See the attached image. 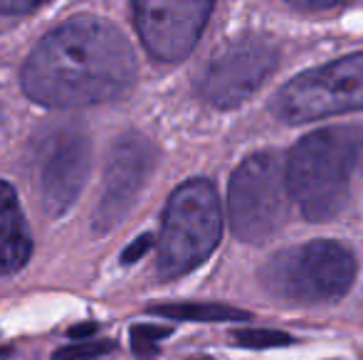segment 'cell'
<instances>
[{
	"label": "cell",
	"instance_id": "ba28073f",
	"mask_svg": "<svg viewBox=\"0 0 363 360\" xmlns=\"http://www.w3.org/2000/svg\"><path fill=\"white\" fill-rule=\"evenodd\" d=\"M91 163L89 136L79 126H57L38 151V190L48 215L72 207Z\"/></svg>",
	"mask_w": 363,
	"mask_h": 360
},
{
	"label": "cell",
	"instance_id": "277c9868",
	"mask_svg": "<svg viewBox=\"0 0 363 360\" xmlns=\"http://www.w3.org/2000/svg\"><path fill=\"white\" fill-rule=\"evenodd\" d=\"M356 279V257L334 240H314L282 250L259 269V281L272 296L289 303L339 301Z\"/></svg>",
	"mask_w": 363,
	"mask_h": 360
},
{
	"label": "cell",
	"instance_id": "52a82bcc",
	"mask_svg": "<svg viewBox=\"0 0 363 360\" xmlns=\"http://www.w3.org/2000/svg\"><path fill=\"white\" fill-rule=\"evenodd\" d=\"M277 50L262 37H240L206 64L198 89L218 109H233L255 94L277 67Z\"/></svg>",
	"mask_w": 363,
	"mask_h": 360
},
{
	"label": "cell",
	"instance_id": "e0dca14e",
	"mask_svg": "<svg viewBox=\"0 0 363 360\" xmlns=\"http://www.w3.org/2000/svg\"><path fill=\"white\" fill-rule=\"evenodd\" d=\"M40 5V0H0V15H28Z\"/></svg>",
	"mask_w": 363,
	"mask_h": 360
},
{
	"label": "cell",
	"instance_id": "8fae6325",
	"mask_svg": "<svg viewBox=\"0 0 363 360\" xmlns=\"http://www.w3.org/2000/svg\"><path fill=\"white\" fill-rule=\"evenodd\" d=\"M33 240L25 215L20 210L18 192L10 182L0 180V277L20 272L30 260Z\"/></svg>",
	"mask_w": 363,
	"mask_h": 360
},
{
	"label": "cell",
	"instance_id": "4fadbf2b",
	"mask_svg": "<svg viewBox=\"0 0 363 360\" xmlns=\"http://www.w3.org/2000/svg\"><path fill=\"white\" fill-rule=\"evenodd\" d=\"M168 328H161V326H151V323H139V326L131 328V346H134V353L139 358H153L156 356V346L158 341L168 336Z\"/></svg>",
	"mask_w": 363,
	"mask_h": 360
},
{
	"label": "cell",
	"instance_id": "9a60e30c",
	"mask_svg": "<svg viewBox=\"0 0 363 360\" xmlns=\"http://www.w3.org/2000/svg\"><path fill=\"white\" fill-rule=\"evenodd\" d=\"M111 348H114L111 341H84V343H77V346L60 348L52 356V360H96L106 356Z\"/></svg>",
	"mask_w": 363,
	"mask_h": 360
},
{
	"label": "cell",
	"instance_id": "3957f363",
	"mask_svg": "<svg viewBox=\"0 0 363 360\" xmlns=\"http://www.w3.org/2000/svg\"><path fill=\"white\" fill-rule=\"evenodd\" d=\"M223 212L211 180L191 178L168 197L158 237V272L176 279L201 267L220 242Z\"/></svg>",
	"mask_w": 363,
	"mask_h": 360
},
{
	"label": "cell",
	"instance_id": "d6986e66",
	"mask_svg": "<svg viewBox=\"0 0 363 360\" xmlns=\"http://www.w3.org/2000/svg\"><path fill=\"white\" fill-rule=\"evenodd\" d=\"M96 331V326H77V328H72V331H69V336H89V333H94Z\"/></svg>",
	"mask_w": 363,
	"mask_h": 360
},
{
	"label": "cell",
	"instance_id": "ac0fdd59",
	"mask_svg": "<svg viewBox=\"0 0 363 360\" xmlns=\"http://www.w3.org/2000/svg\"><path fill=\"white\" fill-rule=\"evenodd\" d=\"M291 8L304 10V13H319V10H334L339 8V3H331V0H291Z\"/></svg>",
	"mask_w": 363,
	"mask_h": 360
},
{
	"label": "cell",
	"instance_id": "2e32d148",
	"mask_svg": "<svg viewBox=\"0 0 363 360\" xmlns=\"http://www.w3.org/2000/svg\"><path fill=\"white\" fill-rule=\"evenodd\" d=\"M153 245V237L151 235H141V237H136L134 242H131L129 247L124 250V255H121V262L124 265H134L136 260H141V257L148 252V247Z\"/></svg>",
	"mask_w": 363,
	"mask_h": 360
},
{
	"label": "cell",
	"instance_id": "9c48e42d",
	"mask_svg": "<svg viewBox=\"0 0 363 360\" xmlns=\"http://www.w3.org/2000/svg\"><path fill=\"white\" fill-rule=\"evenodd\" d=\"M158 163V151L144 134H126L114 144L106 161L104 187L94 210V230L109 232L124 220Z\"/></svg>",
	"mask_w": 363,
	"mask_h": 360
},
{
	"label": "cell",
	"instance_id": "5bb4252c",
	"mask_svg": "<svg viewBox=\"0 0 363 360\" xmlns=\"http://www.w3.org/2000/svg\"><path fill=\"white\" fill-rule=\"evenodd\" d=\"M235 341L245 348H277L294 343V338L289 333L279 331H262V328H252V331H238L235 333Z\"/></svg>",
	"mask_w": 363,
	"mask_h": 360
},
{
	"label": "cell",
	"instance_id": "8992f818",
	"mask_svg": "<svg viewBox=\"0 0 363 360\" xmlns=\"http://www.w3.org/2000/svg\"><path fill=\"white\" fill-rule=\"evenodd\" d=\"M272 111L287 124L363 111V52L301 72L277 91Z\"/></svg>",
	"mask_w": 363,
	"mask_h": 360
},
{
	"label": "cell",
	"instance_id": "30bf717a",
	"mask_svg": "<svg viewBox=\"0 0 363 360\" xmlns=\"http://www.w3.org/2000/svg\"><path fill=\"white\" fill-rule=\"evenodd\" d=\"M213 3L206 0H144L134 3V20L146 50L161 62L183 59L201 37Z\"/></svg>",
	"mask_w": 363,
	"mask_h": 360
},
{
	"label": "cell",
	"instance_id": "7a4b0ae2",
	"mask_svg": "<svg viewBox=\"0 0 363 360\" xmlns=\"http://www.w3.org/2000/svg\"><path fill=\"white\" fill-rule=\"evenodd\" d=\"M363 158V129L331 126L296 141L284 161L289 197L306 220L324 222L341 212L351 178Z\"/></svg>",
	"mask_w": 363,
	"mask_h": 360
},
{
	"label": "cell",
	"instance_id": "7c38bea8",
	"mask_svg": "<svg viewBox=\"0 0 363 360\" xmlns=\"http://www.w3.org/2000/svg\"><path fill=\"white\" fill-rule=\"evenodd\" d=\"M151 313L166 318H178V321H245L247 313L223 303H198V301H183V303H156L151 306Z\"/></svg>",
	"mask_w": 363,
	"mask_h": 360
},
{
	"label": "cell",
	"instance_id": "6da1fadb",
	"mask_svg": "<svg viewBox=\"0 0 363 360\" xmlns=\"http://www.w3.org/2000/svg\"><path fill=\"white\" fill-rule=\"evenodd\" d=\"M136 57L129 40L101 18H72L38 42L23 67V89L35 104L79 109L131 89Z\"/></svg>",
	"mask_w": 363,
	"mask_h": 360
},
{
	"label": "cell",
	"instance_id": "5b68a950",
	"mask_svg": "<svg viewBox=\"0 0 363 360\" xmlns=\"http://www.w3.org/2000/svg\"><path fill=\"white\" fill-rule=\"evenodd\" d=\"M289 187L284 161L274 151L252 153L238 166L228 187V215L235 237L262 245L289 217Z\"/></svg>",
	"mask_w": 363,
	"mask_h": 360
}]
</instances>
